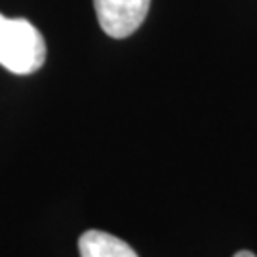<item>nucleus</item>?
<instances>
[{
    "label": "nucleus",
    "instance_id": "nucleus-1",
    "mask_svg": "<svg viewBox=\"0 0 257 257\" xmlns=\"http://www.w3.org/2000/svg\"><path fill=\"white\" fill-rule=\"evenodd\" d=\"M46 61V42L31 21L0 14V65L14 74H33Z\"/></svg>",
    "mask_w": 257,
    "mask_h": 257
},
{
    "label": "nucleus",
    "instance_id": "nucleus-2",
    "mask_svg": "<svg viewBox=\"0 0 257 257\" xmlns=\"http://www.w3.org/2000/svg\"><path fill=\"white\" fill-rule=\"evenodd\" d=\"M97 21L112 38L134 35L149 14L151 0H93Z\"/></svg>",
    "mask_w": 257,
    "mask_h": 257
},
{
    "label": "nucleus",
    "instance_id": "nucleus-3",
    "mask_svg": "<svg viewBox=\"0 0 257 257\" xmlns=\"http://www.w3.org/2000/svg\"><path fill=\"white\" fill-rule=\"evenodd\" d=\"M80 257H139L134 248L105 230H86L78 238Z\"/></svg>",
    "mask_w": 257,
    "mask_h": 257
},
{
    "label": "nucleus",
    "instance_id": "nucleus-4",
    "mask_svg": "<svg viewBox=\"0 0 257 257\" xmlns=\"http://www.w3.org/2000/svg\"><path fill=\"white\" fill-rule=\"evenodd\" d=\"M232 257H255V253H251L248 249H242V251H236Z\"/></svg>",
    "mask_w": 257,
    "mask_h": 257
}]
</instances>
